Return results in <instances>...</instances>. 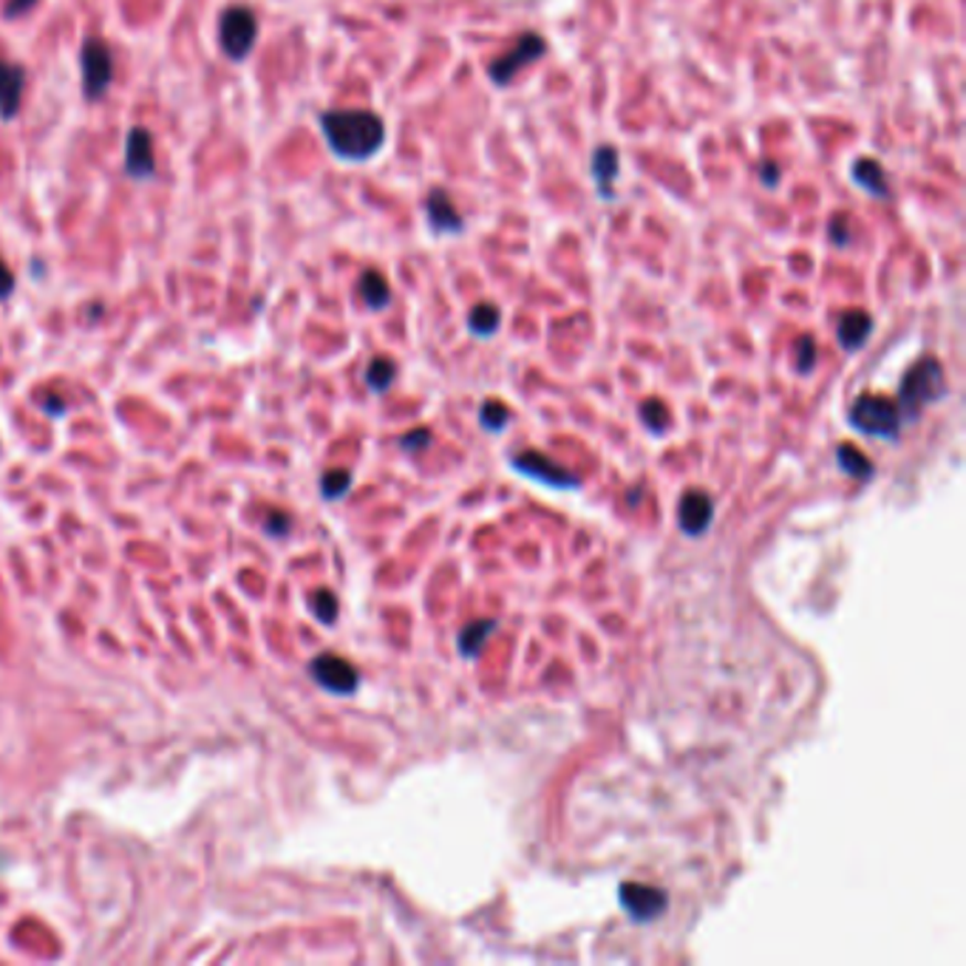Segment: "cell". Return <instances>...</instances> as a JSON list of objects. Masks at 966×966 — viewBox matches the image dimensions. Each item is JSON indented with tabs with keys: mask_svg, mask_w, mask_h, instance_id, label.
<instances>
[{
	"mask_svg": "<svg viewBox=\"0 0 966 966\" xmlns=\"http://www.w3.org/2000/svg\"><path fill=\"white\" fill-rule=\"evenodd\" d=\"M34 7H38V0H7V7H3V18L18 20V18H23L26 12H32Z\"/></svg>",
	"mask_w": 966,
	"mask_h": 966,
	"instance_id": "4dcf8cb0",
	"label": "cell"
},
{
	"mask_svg": "<svg viewBox=\"0 0 966 966\" xmlns=\"http://www.w3.org/2000/svg\"><path fill=\"white\" fill-rule=\"evenodd\" d=\"M425 219H428V227L437 235H459L465 227V219L459 216V210L454 208V202H450V197L443 188H434L425 197Z\"/></svg>",
	"mask_w": 966,
	"mask_h": 966,
	"instance_id": "7c38bea8",
	"label": "cell"
},
{
	"mask_svg": "<svg viewBox=\"0 0 966 966\" xmlns=\"http://www.w3.org/2000/svg\"><path fill=\"white\" fill-rule=\"evenodd\" d=\"M309 607H312L315 618H318L320 624H327V627H332L335 620H338L340 604H338V598H335L332 590H318V593H312V598H309Z\"/></svg>",
	"mask_w": 966,
	"mask_h": 966,
	"instance_id": "7402d4cb",
	"label": "cell"
},
{
	"mask_svg": "<svg viewBox=\"0 0 966 966\" xmlns=\"http://www.w3.org/2000/svg\"><path fill=\"white\" fill-rule=\"evenodd\" d=\"M320 134L329 150L343 162H369L385 145V123L374 112L338 108L318 114Z\"/></svg>",
	"mask_w": 966,
	"mask_h": 966,
	"instance_id": "6da1fadb",
	"label": "cell"
},
{
	"mask_svg": "<svg viewBox=\"0 0 966 966\" xmlns=\"http://www.w3.org/2000/svg\"><path fill=\"white\" fill-rule=\"evenodd\" d=\"M26 92V68L12 60H0V119L12 123L23 108Z\"/></svg>",
	"mask_w": 966,
	"mask_h": 966,
	"instance_id": "8fae6325",
	"label": "cell"
},
{
	"mask_svg": "<svg viewBox=\"0 0 966 966\" xmlns=\"http://www.w3.org/2000/svg\"><path fill=\"white\" fill-rule=\"evenodd\" d=\"M349 488H352V474H349V470H329V474H323V479H320V493H323V499H329V502H338V499L347 497Z\"/></svg>",
	"mask_w": 966,
	"mask_h": 966,
	"instance_id": "603a6c76",
	"label": "cell"
},
{
	"mask_svg": "<svg viewBox=\"0 0 966 966\" xmlns=\"http://www.w3.org/2000/svg\"><path fill=\"white\" fill-rule=\"evenodd\" d=\"M264 530H267V535H278V539H284V535H289V530H293V519H289L287 513H269L267 522H264Z\"/></svg>",
	"mask_w": 966,
	"mask_h": 966,
	"instance_id": "f1b7e54d",
	"label": "cell"
},
{
	"mask_svg": "<svg viewBox=\"0 0 966 966\" xmlns=\"http://www.w3.org/2000/svg\"><path fill=\"white\" fill-rule=\"evenodd\" d=\"M640 420L652 434H664L669 425V408L660 400H644L640 403Z\"/></svg>",
	"mask_w": 966,
	"mask_h": 966,
	"instance_id": "d4e9b609",
	"label": "cell"
},
{
	"mask_svg": "<svg viewBox=\"0 0 966 966\" xmlns=\"http://www.w3.org/2000/svg\"><path fill=\"white\" fill-rule=\"evenodd\" d=\"M428 443H432V432H428V428H417V432L405 434V437L400 439V448L417 454V450L428 448Z\"/></svg>",
	"mask_w": 966,
	"mask_h": 966,
	"instance_id": "83f0119b",
	"label": "cell"
},
{
	"mask_svg": "<svg viewBox=\"0 0 966 966\" xmlns=\"http://www.w3.org/2000/svg\"><path fill=\"white\" fill-rule=\"evenodd\" d=\"M479 423L485 432H505L510 423V408L499 400H485L482 412H479Z\"/></svg>",
	"mask_w": 966,
	"mask_h": 966,
	"instance_id": "cb8c5ba5",
	"label": "cell"
},
{
	"mask_svg": "<svg viewBox=\"0 0 966 966\" xmlns=\"http://www.w3.org/2000/svg\"><path fill=\"white\" fill-rule=\"evenodd\" d=\"M618 895H620V907L627 910L629 919L638 921V924L655 921L658 915L667 913L669 907L667 893L658 888H649V884H635V882L620 884Z\"/></svg>",
	"mask_w": 966,
	"mask_h": 966,
	"instance_id": "9c48e42d",
	"label": "cell"
},
{
	"mask_svg": "<svg viewBox=\"0 0 966 966\" xmlns=\"http://www.w3.org/2000/svg\"><path fill=\"white\" fill-rule=\"evenodd\" d=\"M394 378H397V363L392 358H374L367 369V385L374 394H383L392 389Z\"/></svg>",
	"mask_w": 966,
	"mask_h": 966,
	"instance_id": "44dd1931",
	"label": "cell"
},
{
	"mask_svg": "<svg viewBox=\"0 0 966 966\" xmlns=\"http://www.w3.org/2000/svg\"><path fill=\"white\" fill-rule=\"evenodd\" d=\"M814 367H817V340L810 338V335H803L797 340V369L803 374H808L814 372Z\"/></svg>",
	"mask_w": 966,
	"mask_h": 966,
	"instance_id": "484cf974",
	"label": "cell"
},
{
	"mask_svg": "<svg viewBox=\"0 0 966 966\" xmlns=\"http://www.w3.org/2000/svg\"><path fill=\"white\" fill-rule=\"evenodd\" d=\"M499 327H502V309L497 304H477L470 309L468 329L477 338H490V335L499 332Z\"/></svg>",
	"mask_w": 966,
	"mask_h": 966,
	"instance_id": "d6986e66",
	"label": "cell"
},
{
	"mask_svg": "<svg viewBox=\"0 0 966 966\" xmlns=\"http://www.w3.org/2000/svg\"><path fill=\"white\" fill-rule=\"evenodd\" d=\"M125 177L134 182L157 179V157H153V137L145 125H134L125 137Z\"/></svg>",
	"mask_w": 966,
	"mask_h": 966,
	"instance_id": "ba28073f",
	"label": "cell"
},
{
	"mask_svg": "<svg viewBox=\"0 0 966 966\" xmlns=\"http://www.w3.org/2000/svg\"><path fill=\"white\" fill-rule=\"evenodd\" d=\"M828 238L836 244V247H848V244L853 242V233H850V219L845 216V213H839V216H834L828 222Z\"/></svg>",
	"mask_w": 966,
	"mask_h": 966,
	"instance_id": "4316f807",
	"label": "cell"
},
{
	"mask_svg": "<svg viewBox=\"0 0 966 966\" xmlns=\"http://www.w3.org/2000/svg\"><path fill=\"white\" fill-rule=\"evenodd\" d=\"M850 179H853L864 193H870V197L890 199L888 170H884V164L879 162V159H870V157L856 159L853 168H850Z\"/></svg>",
	"mask_w": 966,
	"mask_h": 966,
	"instance_id": "5bb4252c",
	"label": "cell"
},
{
	"mask_svg": "<svg viewBox=\"0 0 966 966\" xmlns=\"http://www.w3.org/2000/svg\"><path fill=\"white\" fill-rule=\"evenodd\" d=\"M544 54H548V40H544L542 34L524 32L522 38L502 54V57L490 60L488 79L493 85L513 83V77H517L519 72H524V68H528L530 63H535V60H542Z\"/></svg>",
	"mask_w": 966,
	"mask_h": 966,
	"instance_id": "8992f818",
	"label": "cell"
},
{
	"mask_svg": "<svg viewBox=\"0 0 966 966\" xmlns=\"http://www.w3.org/2000/svg\"><path fill=\"white\" fill-rule=\"evenodd\" d=\"M14 287H18V282H14L12 267H9V264L3 262V258H0V300L12 298Z\"/></svg>",
	"mask_w": 966,
	"mask_h": 966,
	"instance_id": "1f68e13d",
	"label": "cell"
},
{
	"mask_svg": "<svg viewBox=\"0 0 966 966\" xmlns=\"http://www.w3.org/2000/svg\"><path fill=\"white\" fill-rule=\"evenodd\" d=\"M358 295L372 312H380V309L392 304V287H389V282H385V275L380 269H367V273L360 275Z\"/></svg>",
	"mask_w": 966,
	"mask_h": 966,
	"instance_id": "e0dca14e",
	"label": "cell"
},
{
	"mask_svg": "<svg viewBox=\"0 0 966 966\" xmlns=\"http://www.w3.org/2000/svg\"><path fill=\"white\" fill-rule=\"evenodd\" d=\"M836 459H839L842 470L845 474H850V477H856V479L873 477V463H870V459L864 457L862 450L856 448V445H850V443L839 445V450H836Z\"/></svg>",
	"mask_w": 966,
	"mask_h": 966,
	"instance_id": "ffe728a7",
	"label": "cell"
},
{
	"mask_svg": "<svg viewBox=\"0 0 966 966\" xmlns=\"http://www.w3.org/2000/svg\"><path fill=\"white\" fill-rule=\"evenodd\" d=\"M79 72H83V97L88 103L105 99L114 85V52L103 38H85L79 49Z\"/></svg>",
	"mask_w": 966,
	"mask_h": 966,
	"instance_id": "5b68a950",
	"label": "cell"
},
{
	"mask_svg": "<svg viewBox=\"0 0 966 966\" xmlns=\"http://www.w3.org/2000/svg\"><path fill=\"white\" fill-rule=\"evenodd\" d=\"M850 425L868 437L899 439L901 408L895 400L882 397V394H862L850 408Z\"/></svg>",
	"mask_w": 966,
	"mask_h": 966,
	"instance_id": "3957f363",
	"label": "cell"
},
{
	"mask_svg": "<svg viewBox=\"0 0 966 966\" xmlns=\"http://www.w3.org/2000/svg\"><path fill=\"white\" fill-rule=\"evenodd\" d=\"M309 675L320 689H327L332 694H352L358 692L360 675L349 660L338 658V655H318L309 664Z\"/></svg>",
	"mask_w": 966,
	"mask_h": 966,
	"instance_id": "52a82bcc",
	"label": "cell"
},
{
	"mask_svg": "<svg viewBox=\"0 0 966 966\" xmlns=\"http://www.w3.org/2000/svg\"><path fill=\"white\" fill-rule=\"evenodd\" d=\"M43 412L52 414L54 420H60V417H66L68 405H66V403H60V397H54V394H49L46 403H43Z\"/></svg>",
	"mask_w": 966,
	"mask_h": 966,
	"instance_id": "d6a6232c",
	"label": "cell"
},
{
	"mask_svg": "<svg viewBox=\"0 0 966 966\" xmlns=\"http://www.w3.org/2000/svg\"><path fill=\"white\" fill-rule=\"evenodd\" d=\"M714 519V502L709 493L703 490H689L683 499H680V528L689 535H700L709 530Z\"/></svg>",
	"mask_w": 966,
	"mask_h": 966,
	"instance_id": "4fadbf2b",
	"label": "cell"
},
{
	"mask_svg": "<svg viewBox=\"0 0 966 966\" xmlns=\"http://www.w3.org/2000/svg\"><path fill=\"white\" fill-rule=\"evenodd\" d=\"M590 170H593V179H595V188H598V197L601 199H613V184L615 179H618L620 173V157H618V148H613V145H598L593 153V162H590Z\"/></svg>",
	"mask_w": 966,
	"mask_h": 966,
	"instance_id": "9a60e30c",
	"label": "cell"
},
{
	"mask_svg": "<svg viewBox=\"0 0 966 966\" xmlns=\"http://www.w3.org/2000/svg\"><path fill=\"white\" fill-rule=\"evenodd\" d=\"M944 394H947V378H944L941 363L935 358H921L901 380L899 408L907 414V420H915L927 405L938 403Z\"/></svg>",
	"mask_w": 966,
	"mask_h": 966,
	"instance_id": "7a4b0ae2",
	"label": "cell"
},
{
	"mask_svg": "<svg viewBox=\"0 0 966 966\" xmlns=\"http://www.w3.org/2000/svg\"><path fill=\"white\" fill-rule=\"evenodd\" d=\"M258 43V18L250 7H227L219 18V46L224 57L244 63Z\"/></svg>",
	"mask_w": 966,
	"mask_h": 966,
	"instance_id": "277c9868",
	"label": "cell"
},
{
	"mask_svg": "<svg viewBox=\"0 0 966 966\" xmlns=\"http://www.w3.org/2000/svg\"><path fill=\"white\" fill-rule=\"evenodd\" d=\"M779 179H783V170H779V164H774L765 159V162L760 164V182H763L768 190H777Z\"/></svg>",
	"mask_w": 966,
	"mask_h": 966,
	"instance_id": "f546056e",
	"label": "cell"
},
{
	"mask_svg": "<svg viewBox=\"0 0 966 966\" xmlns=\"http://www.w3.org/2000/svg\"><path fill=\"white\" fill-rule=\"evenodd\" d=\"M510 465H513L519 474H524V477L535 479V482H542V485H550V488H559V490L578 488V482H582V479L575 477V474H570L567 468H562L559 463L548 459L544 454H535V450L519 454V457L510 459Z\"/></svg>",
	"mask_w": 966,
	"mask_h": 966,
	"instance_id": "30bf717a",
	"label": "cell"
},
{
	"mask_svg": "<svg viewBox=\"0 0 966 966\" xmlns=\"http://www.w3.org/2000/svg\"><path fill=\"white\" fill-rule=\"evenodd\" d=\"M493 633H497V620L490 618L465 624L463 633H459V652H463L465 658H477V655L482 652L485 640H488Z\"/></svg>",
	"mask_w": 966,
	"mask_h": 966,
	"instance_id": "ac0fdd59",
	"label": "cell"
},
{
	"mask_svg": "<svg viewBox=\"0 0 966 966\" xmlns=\"http://www.w3.org/2000/svg\"><path fill=\"white\" fill-rule=\"evenodd\" d=\"M839 343H842L845 352H856L868 343V338L873 335V318L864 309H848V312L839 318Z\"/></svg>",
	"mask_w": 966,
	"mask_h": 966,
	"instance_id": "2e32d148",
	"label": "cell"
}]
</instances>
